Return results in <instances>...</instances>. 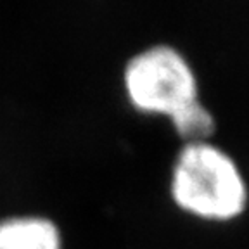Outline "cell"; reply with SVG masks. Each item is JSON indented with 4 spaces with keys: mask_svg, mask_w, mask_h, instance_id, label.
Here are the masks:
<instances>
[{
    "mask_svg": "<svg viewBox=\"0 0 249 249\" xmlns=\"http://www.w3.org/2000/svg\"><path fill=\"white\" fill-rule=\"evenodd\" d=\"M124 90L142 113L171 116L197 99V80L182 52L161 43L130 59L124 68Z\"/></svg>",
    "mask_w": 249,
    "mask_h": 249,
    "instance_id": "7a4b0ae2",
    "label": "cell"
},
{
    "mask_svg": "<svg viewBox=\"0 0 249 249\" xmlns=\"http://www.w3.org/2000/svg\"><path fill=\"white\" fill-rule=\"evenodd\" d=\"M170 191L180 210L211 222L233 220L248 206V185L237 163L210 142L183 145Z\"/></svg>",
    "mask_w": 249,
    "mask_h": 249,
    "instance_id": "6da1fadb",
    "label": "cell"
},
{
    "mask_svg": "<svg viewBox=\"0 0 249 249\" xmlns=\"http://www.w3.org/2000/svg\"><path fill=\"white\" fill-rule=\"evenodd\" d=\"M168 118L171 120L177 135L185 142V145L210 142L216 130V121L213 114L210 113V109L199 102V99L187 102Z\"/></svg>",
    "mask_w": 249,
    "mask_h": 249,
    "instance_id": "277c9868",
    "label": "cell"
},
{
    "mask_svg": "<svg viewBox=\"0 0 249 249\" xmlns=\"http://www.w3.org/2000/svg\"><path fill=\"white\" fill-rule=\"evenodd\" d=\"M0 249H61V233L42 216L7 218L0 222Z\"/></svg>",
    "mask_w": 249,
    "mask_h": 249,
    "instance_id": "3957f363",
    "label": "cell"
}]
</instances>
